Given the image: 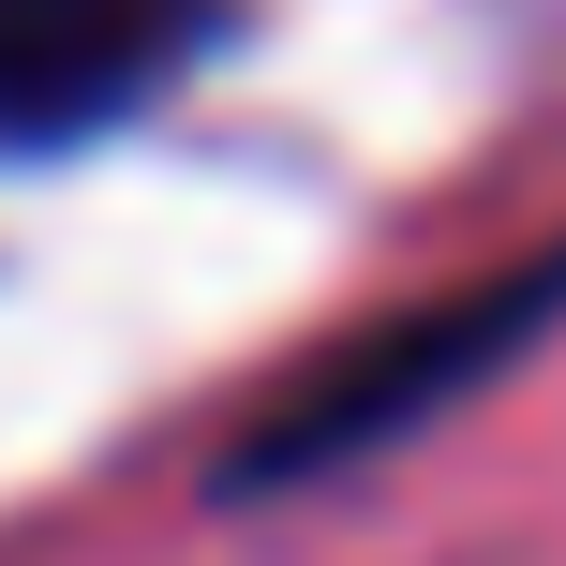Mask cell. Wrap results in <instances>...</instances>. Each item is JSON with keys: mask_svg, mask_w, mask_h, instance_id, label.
<instances>
[{"mask_svg": "<svg viewBox=\"0 0 566 566\" xmlns=\"http://www.w3.org/2000/svg\"><path fill=\"white\" fill-rule=\"evenodd\" d=\"M552 313H566V254H522V269L462 283V298H418V313H388V328H358L343 358H313L298 388L239 432V478H328V462H358V448H402L432 402H462L478 373H507Z\"/></svg>", "mask_w": 566, "mask_h": 566, "instance_id": "obj_1", "label": "cell"}, {"mask_svg": "<svg viewBox=\"0 0 566 566\" xmlns=\"http://www.w3.org/2000/svg\"><path fill=\"white\" fill-rule=\"evenodd\" d=\"M165 45H179L165 0H0V135L105 119Z\"/></svg>", "mask_w": 566, "mask_h": 566, "instance_id": "obj_2", "label": "cell"}]
</instances>
